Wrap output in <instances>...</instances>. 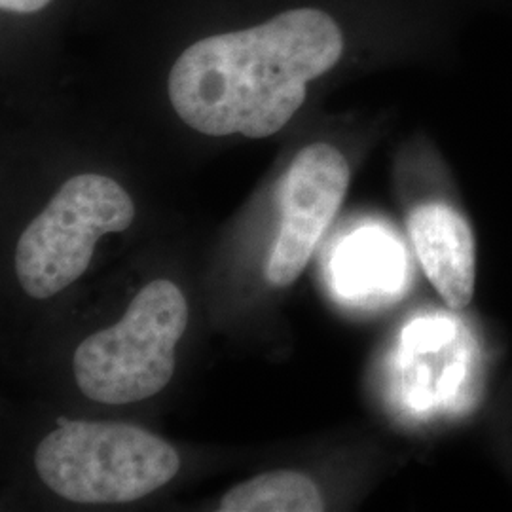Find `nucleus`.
I'll use <instances>...</instances> for the list:
<instances>
[{"label":"nucleus","instance_id":"f257e3e1","mask_svg":"<svg viewBox=\"0 0 512 512\" xmlns=\"http://www.w3.org/2000/svg\"><path fill=\"white\" fill-rule=\"evenodd\" d=\"M486 0H150L135 48L164 57L169 107L211 139H268L349 71L461 50Z\"/></svg>","mask_w":512,"mask_h":512},{"label":"nucleus","instance_id":"6e6552de","mask_svg":"<svg viewBox=\"0 0 512 512\" xmlns=\"http://www.w3.org/2000/svg\"><path fill=\"white\" fill-rule=\"evenodd\" d=\"M401 249L384 234L365 230L338 251L336 279L346 294L389 291L403 274Z\"/></svg>","mask_w":512,"mask_h":512},{"label":"nucleus","instance_id":"39448f33","mask_svg":"<svg viewBox=\"0 0 512 512\" xmlns=\"http://www.w3.org/2000/svg\"><path fill=\"white\" fill-rule=\"evenodd\" d=\"M351 183L348 154L330 141L300 148L281 179V226L266 266L274 287H289L342 207Z\"/></svg>","mask_w":512,"mask_h":512},{"label":"nucleus","instance_id":"9d476101","mask_svg":"<svg viewBox=\"0 0 512 512\" xmlns=\"http://www.w3.org/2000/svg\"><path fill=\"white\" fill-rule=\"evenodd\" d=\"M488 2L494 6L497 12H499V10H507L509 6H512V0H488Z\"/></svg>","mask_w":512,"mask_h":512},{"label":"nucleus","instance_id":"20e7f679","mask_svg":"<svg viewBox=\"0 0 512 512\" xmlns=\"http://www.w3.org/2000/svg\"><path fill=\"white\" fill-rule=\"evenodd\" d=\"M135 219L126 188L101 173H78L61 184L44 211L21 234L16 275L23 291L44 300L84 274L95 243L124 232Z\"/></svg>","mask_w":512,"mask_h":512},{"label":"nucleus","instance_id":"1a4fd4ad","mask_svg":"<svg viewBox=\"0 0 512 512\" xmlns=\"http://www.w3.org/2000/svg\"><path fill=\"white\" fill-rule=\"evenodd\" d=\"M222 512H321L325 501L310 476L275 471L241 482L220 499Z\"/></svg>","mask_w":512,"mask_h":512},{"label":"nucleus","instance_id":"0eeeda50","mask_svg":"<svg viewBox=\"0 0 512 512\" xmlns=\"http://www.w3.org/2000/svg\"><path fill=\"white\" fill-rule=\"evenodd\" d=\"M114 0H0L2 50H54L76 19L107 10Z\"/></svg>","mask_w":512,"mask_h":512},{"label":"nucleus","instance_id":"423d86ee","mask_svg":"<svg viewBox=\"0 0 512 512\" xmlns=\"http://www.w3.org/2000/svg\"><path fill=\"white\" fill-rule=\"evenodd\" d=\"M408 232L442 300L454 310L467 308L476 285L475 236L467 219L448 203H421L408 217Z\"/></svg>","mask_w":512,"mask_h":512},{"label":"nucleus","instance_id":"f03ea898","mask_svg":"<svg viewBox=\"0 0 512 512\" xmlns=\"http://www.w3.org/2000/svg\"><path fill=\"white\" fill-rule=\"evenodd\" d=\"M40 480L73 503H129L160 490L181 469L177 450L128 423L67 421L38 444Z\"/></svg>","mask_w":512,"mask_h":512},{"label":"nucleus","instance_id":"7ed1b4c3","mask_svg":"<svg viewBox=\"0 0 512 512\" xmlns=\"http://www.w3.org/2000/svg\"><path fill=\"white\" fill-rule=\"evenodd\" d=\"M188 325L181 289L156 279L133 298L126 315L86 338L74 353L80 391L95 403L128 404L160 393L175 372V348Z\"/></svg>","mask_w":512,"mask_h":512}]
</instances>
